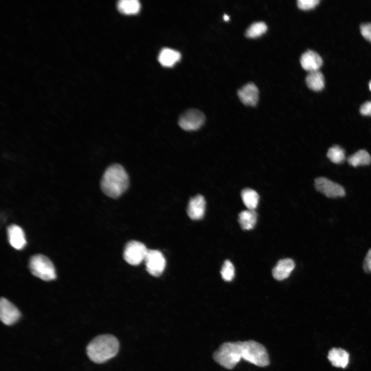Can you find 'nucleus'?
<instances>
[{"label":"nucleus","instance_id":"nucleus-9","mask_svg":"<svg viewBox=\"0 0 371 371\" xmlns=\"http://www.w3.org/2000/svg\"><path fill=\"white\" fill-rule=\"evenodd\" d=\"M21 312L10 302L2 298L0 300V318L5 325L10 326L19 321Z\"/></svg>","mask_w":371,"mask_h":371},{"label":"nucleus","instance_id":"nucleus-25","mask_svg":"<svg viewBox=\"0 0 371 371\" xmlns=\"http://www.w3.org/2000/svg\"><path fill=\"white\" fill-rule=\"evenodd\" d=\"M320 2L319 0H298L297 4L300 9L307 10L314 8Z\"/></svg>","mask_w":371,"mask_h":371},{"label":"nucleus","instance_id":"nucleus-15","mask_svg":"<svg viewBox=\"0 0 371 371\" xmlns=\"http://www.w3.org/2000/svg\"><path fill=\"white\" fill-rule=\"evenodd\" d=\"M328 358L334 366L345 368L349 363L350 356L344 350L333 348L330 351Z\"/></svg>","mask_w":371,"mask_h":371},{"label":"nucleus","instance_id":"nucleus-4","mask_svg":"<svg viewBox=\"0 0 371 371\" xmlns=\"http://www.w3.org/2000/svg\"><path fill=\"white\" fill-rule=\"evenodd\" d=\"M31 273L44 281L54 280L56 278L55 267L46 256L38 254L32 256L29 263Z\"/></svg>","mask_w":371,"mask_h":371},{"label":"nucleus","instance_id":"nucleus-5","mask_svg":"<svg viewBox=\"0 0 371 371\" xmlns=\"http://www.w3.org/2000/svg\"><path fill=\"white\" fill-rule=\"evenodd\" d=\"M205 122L206 116L203 112L196 109H190L182 114L178 124L184 130L194 131L200 129Z\"/></svg>","mask_w":371,"mask_h":371},{"label":"nucleus","instance_id":"nucleus-10","mask_svg":"<svg viewBox=\"0 0 371 371\" xmlns=\"http://www.w3.org/2000/svg\"><path fill=\"white\" fill-rule=\"evenodd\" d=\"M206 200L202 195L192 198L189 202L188 213L192 220H198L204 218L206 210Z\"/></svg>","mask_w":371,"mask_h":371},{"label":"nucleus","instance_id":"nucleus-1","mask_svg":"<svg viewBox=\"0 0 371 371\" xmlns=\"http://www.w3.org/2000/svg\"><path fill=\"white\" fill-rule=\"evenodd\" d=\"M214 358L218 364L228 370L232 369L242 360L260 367L270 364L266 348L254 340L224 343L214 353Z\"/></svg>","mask_w":371,"mask_h":371},{"label":"nucleus","instance_id":"nucleus-11","mask_svg":"<svg viewBox=\"0 0 371 371\" xmlns=\"http://www.w3.org/2000/svg\"><path fill=\"white\" fill-rule=\"evenodd\" d=\"M238 96L243 104L256 106L259 98V90L254 83L250 82L238 92Z\"/></svg>","mask_w":371,"mask_h":371},{"label":"nucleus","instance_id":"nucleus-18","mask_svg":"<svg viewBox=\"0 0 371 371\" xmlns=\"http://www.w3.org/2000/svg\"><path fill=\"white\" fill-rule=\"evenodd\" d=\"M306 82L308 88L314 91H320L325 86L323 74L318 71L310 72L307 76Z\"/></svg>","mask_w":371,"mask_h":371},{"label":"nucleus","instance_id":"nucleus-19","mask_svg":"<svg viewBox=\"0 0 371 371\" xmlns=\"http://www.w3.org/2000/svg\"><path fill=\"white\" fill-rule=\"evenodd\" d=\"M241 194L244 204L248 209L255 210L260 200L258 192L254 190L246 188L242 191Z\"/></svg>","mask_w":371,"mask_h":371},{"label":"nucleus","instance_id":"nucleus-16","mask_svg":"<svg viewBox=\"0 0 371 371\" xmlns=\"http://www.w3.org/2000/svg\"><path fill=\"white\" fill-rule=\"evenodd\" d=\"M181 58L180 54L174 50L164 48L161 50L158 56V61L164 66H174Z\"/></svg>","mask_w":371,"mask_h":371},{"label":"nucleus","instance_id":"nucleus-29","mask_svg":"<svg viewBox=\"0 0 371 371\" xmlns=\"http://www.w3.org/2000/svg\"><path fill=\"white\" fill-rule=\"evenodd\" d=\"M224 19L225 21L228 22L230 20V16L227 14H224Z\"/></svg>","mask_w":371,"mask_h":371},{"label":"nucleus","instance_id":"nucleus-28","mask_svg":"<svg viewBox=\"0 0 371 371\" xmlns=\"http://www.w3.org/2000/svg\"><path fill=\"white\" fill-rule=\"evenodd\" d=\"M360 112L364 116H371V101L364 103L361 106Z\"/></svg>","mask_w":371,"mask_h":371},{"label":"nucleus","instance_id":"nucleus-21","mask_svg":"<svg viewBox=\"0 0 371 371\" xmlns=\"http://www.w3.org/2000/svg\"><path fill=\"white\" fill-rule=\"evenodd\" d=\"M349 164L353 166L368 165L371 162V158L367 151L361 150L348 158Z\"/></svg>","mask_w":371,"mask_h":371},{"label":"nucleus","instance_id":"nucleus-3","mask_svg":"<svg viewBox=\"0 0 371 371\" xmlns=\"http://www.w3.org/2000/svg\"><path fill=\"white\" fill-rule=\"evenodd\" d=\"M120 350V343L111 334L100 335L88 346L87 354L90 359L96 364H103L116 356Z\"/></svg>","mask_w":371,"mask_h":371},{"label":"nucleus","instance_id":"nucleus-14","mask_svg":"<svg viewBox=\"0 0 371 371\" xmlns=\"http://www.w3.org/2000/svg\"><path fill=\"white\" fill-rule=\"evenodd\" d=\"M294 268V262L292 259L280 260L273 269V276L276 280H282L290 276Z\"/></svg>","mask_w":371,"mask_h":371},{"label":"nucleus","instance_id":"nucleus-20","mask_svg":"<svg viewBox=\"0 0 371 371\" xmlns=\"http://www.w3.org/2000/svg\"><path fill=\"white\" fill-rule=\"evenodd\" d=\"M118 10L127 14H136L140 10L141 4L138 0H121L117 4Z\"/></svg>","mask_w":371,"mask_h":371},{"label":"nucleus","instance_id":"nucleus-2","mask_svg":"<svg viewBox=\"0 0 371 371\" xmlns=\"http://www.w3.org/2000/svg\"><path fill=\"white\" fill-rule=\"evenodd\" d=\"M129 176L125 168L120 164H114L108 166L100 180V188L108 196L117 198L128 190Z\"/></svg>","mask_w":371,"mask_h":371},{"label":"nucleus","instance_id":"nucleus-22","mask_svg":"<svg viewBox=\"0 0 371 371\" xmlns=\"http://www.w3.org/2000/svg\"><path fill=\"white\" fill-rule=\"evenodd\" d=\"M268 29L266 24L264 22H257L252 24L248 28L246 32L247 38H254L264 34Z\"/></svg>","mask_w":371,"mask_h":371},{"label":"nucleus","instance_id":"nucleus-12","mask_svg":"<svg viewBox=\"0 0 371 371\" xmlns=\"http://www.w3.org/2000/svg\"><path fill=\"white\" fill-rule=\"evenodd\" d=\"M300 62L302 68L310 72L318 71L323 64L322 58L312 50L303 54Z\"/></svg>","mask_w":371,"mask_h":371},{"label":"nucleus","instance_id":"nucleus-13","mask_svg":"<svg viewBox=\"0 0 371 371\" xmlns=\"http://www.w3.org/2000/svg\"><path fill=\"white\" fill-rule=\"evenodd\" d=\"M8 235L10 244L18 250L23 249L26 244V236L23 230L16 225H12L8 228Z\"/></svg>","mask_w":371,"mask_h":371},{"label":"nucleus","instance_id":"nucleus-6","mask_svg":"<svg viewBox=\"0 0 371 371\" xmlns=\"http://www.w3.org/2000/svg\"><path fill=\"white\" fill-rule=\"evenodd\" d=\"M148 250L142 243L131 241L125 247L124 258L130 265H139L144 261Z\"/></svg>","mask_w":371,"mask_h":371},{"label":"nucleus","instance_id":"nucleus-8","mask_svg":"<svg viewBox=\"0 0 371 371\" xmlns=\"http://www.w3.org/2000/svg\"><path fill=\"white\" fill-rule=\"evenodd\" d=\"M316 190L328 198L343 197L346 194L344 188L341 185L325 178H318L315 180Z\"/></svg>","mask_w":371,"mask_h":371},{"label":"nucleus","instance_id":"nucleus-26","mask_svg":"<svg viewBox=\"0 0 371 371\" xmlns=\"http://www.w3.org/2000/svg\"><path fill=\"white\" fill-rule=\"evenodd\" d=\"M360 32L364 38L371 42V23L362 24Z\"/></svg>","mask_w":371,"mask_h":371},{"label":"nucleus","instance_id":"nucleus-7","mask_svg":"<svg viewBox=\"0 0 371 371\" xmlns=\"http://www.w3.org/2000/svg\"><path fill=\"white\" fill-rule=\"evenodd\" d=\"M146 270L151 276H158L164 271L166 260L160 252L158 250H148L144 260Z\"/></svg>","mask_w":371,"mask_h":371},{"label":"nucleus","instance_id":"nucleus-24","mask_svg":"<svg viewBox=\"0 0 371 371\" xmlns=\"http://www.w3.org/2000/svg\"><path fill=\"white\" fill-rule=\"evenodd\" d=\"M221 274L226 282L232 281L234 276V268L232 264L228 260L224 262L222 267Z\"/></svg>","mask_w":371,"mask_h":371},{"label":"nucleus","instance_id":"nucleus-23","mask_svg":"<svg viewBox=\"0 0 371 371\" xmlns=\"http://www.w3.org/2000/svg\"><path fill=\"white\" fill-rule=\"evenodd\" d=\"M327 156L332 162L336 164H342L346 160L344 150L338 146L330 148L328 152Z\"/></svg>","mask_w":371,"mask_h":371},{"label":"nucleus","instance_id":"nucleus-17","mask_svg":"<svg viewBox=\"0 0 371 371\" xmlns=\"http://www.w3.org/2000/svg\"><path fill=\"white\" fill-rule=\"evenodd\" d=\"M258 214L255 210H246L239 214V222L244 230L254 228L257 222Z\"/></svg>","mask_w":371,"mask_h":371},{"label":"nucleus","instance_id":"nucleus-30","mask_svg":"<svg viewBox=\"0 0 371 371\" xmlns=\"http://www.w3.org/2000/svg\"><path fill=\"white\" fill-rule=\"evenodd\" d=\"M369 88H370V90L371 92V81L369 83Z\"/></svg>","mask_w":371,"mask_h":371},{"label":"nucleus","instance_id":"nucleus-27","mask_svg":"<svg viewBox=\"0 0 371 371\" xmlns=\"http://www.w3.org/2000/svg\"><path fill=\"white\" fill-rule=\"evenodd\" d=\"M363 269L368 274H371V248L369 250L363 262Z\"/></svg>","mask_w":371,"mask_h":371}]
</instances>
